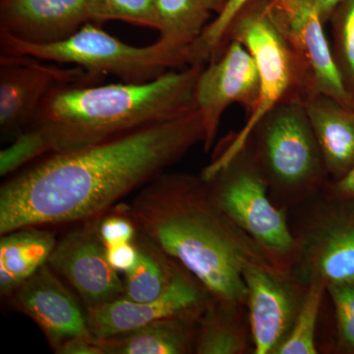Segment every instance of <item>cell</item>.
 Masks as SVG:
<instances>
[{
  "label": "cell",
  "mask_w": 354,
  "mask_h": 354,
  "mask_svg": "<svg viewBox=\"0 0 354 354\" xmlns=\"http://www.w3.org/2000/svg\"><path fill=\"white\" fill-rule=\"evenodd\" d=\"M204 142L196 109L66 152L14 174L0 188V234L97 220Z\"/></svg>",
  "instance_id": "cell-1"
},
{
  "label": "cell",
  "mask_w": 354,
  "mask_h": 354,
  "mask_svg": "<svg viewBox=\"0 0 354 354\" xmlns=\"http://www.w3.org/2000/svg\"><path fill=\"white\" fill-rule=\"evenodd\" d=\"M122 206L142 234L218 299L246 304L244 269L276 267L218 208L201 174L165 171Z\"/></svg>",
  "instance_id": "cell-2"
},
{
  "label": "cell",
  "mask_w": 354,
  "mask_h": 354,
  "mask_svg": "<svg viewBox=\"0 0 354 354\" xmlns=\"http://www.w3.org/2000/svg\"><path fill=\"white\" fill-rule=\"evenodd\" d=\"M205 65L171 70L145 83L62 86L46 97L30 127L41 132L53 153L178 118L194 111L195 86Z\"/></svg>",
  "instance_id": "cell-3"
},
{
  "label": "cell",
  "mask_w": 354,
  "mask_h": 354,
  "mask_svg": "<svg viewBox=\"0 0 354 354\" xmlns=\"http://www.w3.org/2000/svg\"><path fill=\"white\" fill-rule=\"evenodd\" d=\"M279 208H295L330 180L304 101L279 102L254 125L245 144Z\"/></svg>",
  "instance_id": "cell-4"
},
{
  "label": "cell",
  "mask_w": 354,
  "mask_h": 354,
  "mask_svg": "<svg viewBox=\"0 0 354 354\" xmlns=\"http://www.w3.org/2000/svg\"><path fill=\"white\" fill-rule=\"evenodd\" d=\"M236 39L245 46L257 65L260 97L255 111L236 132L221 140L211 162L201 176L209 180L241 150L249 133L270 109L288 100H304L317 92L313 79L301 60L277 29L269 12L268 0H250L235 16L227 41Z\"/></svg>",
  "instance_id": "cell-5"
},
{
  "label": "cell",
  "mask_w": 354,
  "mask_h": 354,
  "mask_svg": "<svg viewBox=\"0 0 354 354\" xmlns=\"http://www.w3.org/2000/svg\"><path fill=\"white\" fill-rule=\"evenodd\" d=\"M95 23H86L75 34L57 43H26L0 32L1 55H23L44 62L81 67L99 78L113 75L127 83L155 80L188 65V53L158 39L148 46H133L114 38Z\"/></svg>",
  "instance_id": "cell-6"
},
{
  "label": "cell",
  "mask_w": 354,
  "mask_h": 354,
  "mask_svg": "<svg viewBox=\"0 0 354 354\" xmlns=\"http://www.w3.org/2000/svg\"><path fill=\"white\" fill-rule=\"evenodd\" d=\"M208 183L218 208L252 239L279 270L292 272L299 243L286 209L272 201L264 176L244 146Z\"/></svg>",
  "instance_id": "cell-7"
},
{
  "label": "cell",
  "mask_w": 354,
  "mask_h": 354,
  "mask_svg": "<svg viewBox=\"0 0 354 354\" xmlns=\"http://www.w3.org/2000/svg\"><path fill=\"white\" fill-rule=\"evenodd\" d=\"M298 232L299 254L293 274L304 285L354 281V200L317 195Z\"/></svg>",
  "instance_id": "cell-8"
},
{
  "label": "cell",
  "mask_w": 354,
  "mask_h": 354,
  "mask_svg": "<svg viewBox=\"0 0 354 354\" xmlns=\"http://www.w3.org/2000/svg\"><path fill=\"white\" fill-rule=\"evenodd\" d=\"M102 80L78 66L64 67L23 55H0L2 139L11 142L31 127L46 97L55 88Z\"/></svg>",
  "instance_id": "cell-9"
},
{
  "label": "cell",
  "mask_w": 354,
  "mask_h": 354,
  "mask_svg": "<svg viewBox=\"0 0 354 354\" xmlns=\"http://www.w3.org/2000/svg\"><path fill=\"white\" fill-rule=\"evenodd\" d=\"M259 97V72L252 55L239 41L230 39L220 57L205 65L195 86L194 106L204 128L205 153L215 143L225 111L237 104L249 116Z\"/></svg>",
  "instance_id": "cell-10"
},
{
  "label": "cell",
  "mask_w": 354,
  "mask_h": 354,
  "mask_svg": "<svg viewBox=\"0 0 354 354\" xmlns=\"http://www.w3.org/2000/svg\"><path fill=\"white\" fill-rule=\"evenodd\" d=\"M243 279L253 354H272L290 333L307 286L274 266H248Z\"/></svg>",
  "instance_id": "cell-11"
},
{
  "label": "cell",
  "mask_w": 354,
  "mask_h": 354,
  "mask_svg": "<svg viewBox=\"0 0 354 354\" xmlns=\"http://www.w3.org/2000/svg\"><path fill=\"white\" fill-rule=\"evenodd\" d=\"M99 221H88L57 241L48 265L75 291L85 309L122 297L120 272L109 264Z\"/></svg>",
  "instance_id": "cell-12"
},
{
  "label": "cell",
  "mask_w": 354,
  "mask_h": 354,
  "mask_svg": "<svg viewBox=\"0 0 354 354\" xmlns=\"http://www.w3.org/2000/svg\"><path fill=\"white\" fill-rule=\"evenodd\" d=\"M270 16L313 79L317 92L354 109L333 57L316 0H268Z\"/></svg>",
  "instance_id": "cell-13"
},
{
  "label": "cell",
  "mask_w": 354,
  "mask_h": 354,
  "mask_svg": "<svg viewBox=\"0 0 354 354\" xmlns=\"http://www.w3.org/2000/svg\"><path fill=\"white\" fill-rule=\"evenodd\" d=\"M10 298L16 308L37 324L53 351L74 337L93 335L86 309L48 264Z\"/></svg>",
  "instance_id": "cell-14"
},
{
  "label": "cell",
  "mask_w": 354,
  "mask_h": 354,
  "mask_svg": "<svg viewBox=\"0 0 354 354\" xmlns=\"http://www.w3.org/2000/svg\"><path fill=\"white\" fill-rule=\"evenodd\" d=\"M211 295L190 272L162 297L150 302H136L120 297L86 309L88 327L97 339H106L139 329L176 314L201 309Z\"/></svg>",
  "instance_id": "cell-15"
},
{
  "label": "cell",
  "mask_w": 354,
  "mask_h": 354,
  "mask_svg": "<svg viewBox=\"0 0 354 354\" xmlns=\"http://www.w3.org/2000/svg\"><path fill=\"white\" fill-rule=\"evenodd\" d=\"M93 0H1L0 32L35 44L57 43L90 22Z\"/></svg>",
  "instance_id": "cell-16"
},
{
  "label": "cell",
  "mask_w": 354,
  "mask_h": 354,
  "mask_svg": "<svg viewBox=\"0 0 354 354\" xmlns=\"http://www.w3.org/2000/svg\"><path fill=\"white\" fill-rule=\"evenodd\" d=\"M330 180L354 167V109L314 92L304 102Z\"/></svg>",
  "instance_id": "cell-17"
},
{
  "label": "cell",
  "mask_w": 354,
  "mask_h": 354,
  "mask_svg": "<svg viewBox=\"0 0 354 354\" xmlns=\"http://www.w3.org/2000/svg\"><path fill=\"white\" fill-rule=\"evenodd\" d=\"M203 308L165 317L131 332L100 339L102 351L104 354L194 353L197 321Z\"/></svg>",
  "instance_id": "cell-18"
},
{
  "label": "cell",
  "mask_w": 354,
  "mask_h": 354,
  "mask_svg": "<svg viewBox=\"0 0 354 354\" xmlns=\"http://www.w3.org/2000/svg\"><path fill=\"white\" fill-rule=\"evenodd\" d=\"M194 353H253L246 304L211 295L198 318Z\"/></svg>",
  "instance_id": "cell-19"
},
{
  "label": "cell",
  "mask_w": 354,
  "mask_h": 354,
  "mask_svg": "<svg viewBox=\"0 0 354 354\" xmlns=\"http://www.w3.org/2000/svg\"><path fill=\"white\" fill-rule=\"evenodd\" d=\"M55 234L43 227H25L1 235L0 292L10 297L28 279L48 264L57 244Z\"/></svg>",
  "instance_id": "cell-20"
},
{
  "label": "cell",
  "mask_w": 354,
  "mask_h": 354,
  "mask_svg": "<svg viewBox=\"0 0 354 354\" xmlns=\"http://www.w3.org/2000/svg\"><path fill=\"white\" fill-rule=\"evenodd\" d=\"M139 260L131 272L124 274L123 297L136 302H150L171 290L188 271L157 244L139 232L135 239Z\"/></svg>",
  "instance_id": "cell-21"
},
{
  "label": "cell",
  "mask_w": 354,
  "mask_h": 354,
  "mask_svg": "<svg viewBox=\"0 0 354 354\" xmlns=\"http://www.w3.org/2000/svg\"><path fill=\"white\" fill-rule=\"evenodd\" d=\"M160 18V41L189 53L208 26L212 10L207 0H155Z\"/></svg>",
  "instance_id": "cell-22"
},
{
  "label": "cell",
  "mask_w": 354,
  "mask_h": 354,
  "mask_svg": "<svg viewBox=\"0 0 354 354\" xmlns=\"http://www.w3.org/2000/svg\"><path fill=\"white\" fill-rule=\"evenodd\" d=\"M327 286L321 281L307 285L306 293L292 327L272 354H317V324Z\"/></svg>",
  "instance_id": "cell-23"
},
{
  "label": "cell",
  "mask_w": 354,
  "mask_h": 354,
  "mask_svg": "<svg viewBox=\"0 0 354 354\" xmlns=\"http://www.w3.org/2000/svg\"><path fill=\"white\" fill-rule=\"evenodd\" d=\"M328 24L330 48L346 92L354 102V0H341Z\"/></svg>",
  "instance_id": "cell-24"
},
{
  "label": "cell",
  "mask_w": 354,
  "mask_h": 354,
  "mask_svg": "<svg viewBox=\"0 0 354 354\" xmlns=\"http://www.w3.org/2000/svg\"><path fill=\"white\" fill-rule=\"evenodd\" d=\"M90 22L123 21L130 24L160 31V18L155 0H93Z\"/></svg>",
  "instance_id": "cell-25"
},
{
  "label": "cell",
  "mask_w": 354,
  "mask_h": 354,
  "mask_svg": "<svg viewBox=\"0 0 354 354\" xmlns=\"http://www.w3.org/2000/svg\"><path fill=\"white\" fill-rule=\"evenodd\" d=\"M250 0H227L215 19L205 28L200 38L192 44L188 55V64H209L221 55L228 44V29L237 13Z\"/></svg>",
  "instance_id": "cell-26"
},
{
  "label": "cell",
  "mask_w": 354,
  "mask_h": 354,
  "mask_svg": "<svg viewBox=\"0 0 354 354\" xmlns=\"http://www.w3.org/2000/svg\"><path fill=\"white\" fill-rule=\"evenodd\" d=\"M51 153L43 135L30 127L0 152V176L7 177Z\"/></svg>",
  "instance_id": "cell-27"
},
{
  "label": "cell",
  "mask_w": 354,
  "mask_h": 354,
  "mask_svg": "<svg viewBox=\"0 0 354 354\" xmlns=\"http://www.w3.org/2000/svg\"><path fill=\"white\" fill-rule=\"evenodd\" d=\"M327 293L334 306L335 351L354 354V281L328 286Z\"/></svg>",
  "instance_id": "cell-28"
},
{
  "label": "cell",
  "mask_w": 354,
  "mask_h": 354,
  "mask_svg": "<svg viewBox=\"0 0 354 354\" xmlns=\"http://www.w3.org/2000/svg\"><path fill=\"white\" fill-rule=\"evenodd\" d=\"M99 234L106 246L134 242L139 234L136 223L123 208L122 203L102 216Z\"/></svg>",
  "instance_id": "cell-29"
},
{
  "label": "cell",
  "mask_w": 354,
  "mask_h": 354,
  "mask_svg": "<svg viewBox=\"0 0 354 354\" xmlns=\"http://www.w3.org/2000/svg\"><path fill=\"white\" fill-rule=\"evenodd\" d=\"M109 264L120 274L131 272L139 260V248L136 242L106 246Z\"/></svg>",
  "instance_id": "cell-30"
},
{
  "label": "cell",
  "mask_w": 354,
  "mask_h": 354,
  "mask_svg": "<svg viewBox=\"0 0 354 354\" xmlns=\"http://www.w3.org/2000/svg\"><path fill=\"white\" fill-rule=\"evenodd\" d=\"M58 354H104L100 339L94 335H81L65 342L55 351Z\"/></svg>",
  "instance_id": "cell-31"
},
{
  "label": "cell",
  "mask_w": 354,
  "mask_h": 354,
  "mask_svg": "<svg viewBox=\"0 0 354 354\" xmlns=\"http://www.w3.org/2000/svg\"><path fill=\"white\" fill-rule=\"evenodd\" d=\"M321 194L330 199L354 200V167L337 180H330Z\"/></svg>",
  "instance_id": "cell-32"
},
{
  "label": "cell",
  "mask_w": 354,
  "mask_h": 354,
  "mask_svg": "<svg viewBox=\"0 0 354 354\" xmlns=\"http://www.w3.org/2000/svg\"><path fill=\"white\" fill-rule=\"evenodd\" d=\"M339 2L341 0H316L317 7L324 24L327 25L329 23L330 15Z\"/></svg>",
  "instance_id": "cell-33"
},
{
  "label": "cell",
  "mask_w": 354,
  "mask_h": 354,
  "mask_svg": "<svg viewBox=\"0 0 354 354\" xmlns=\"http://www.w3.org/2000/svg\"><path fill=\"white\" fill-rule=\"evenodd\" d=\"M212 12L218 14L227 4V0H207Z\"/></svg>",
  "instance_id": "cell-34"
}]
</instances>
